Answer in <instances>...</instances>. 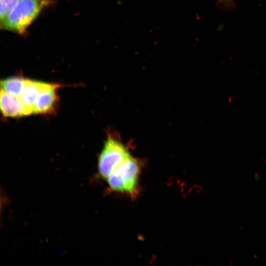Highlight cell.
<instances>
[{"mask_svg": "<svg viewBox=\"0 0 266 266\" xmlns=\"http://www.w3.org/2000/svg\"><path fill=\"white\" fill-rule=\"evenodd\" d=\"M141 168L140 161L131 155L106 179L110 190L136 196Z\"/></svg>", "mask_w": 266, "mask_h": 266, "instance_id": "cell-1", "label": "cell"}, {"mask_svg": "<svg viewBox=\"0 0 266 266\" xmlns=\"http://www.w3.org/2000/svg\"><path fill=\"white\" fill-rule=\"evenodd\" d=\"M49 0H20L5 19L1 27L9 31L23 33Z\"/></svg>", "mask_w": 266, "mask_h": 266, "instance_id": "cell-2", "label": "cell"}, {"mask_svg": "<svg viewBox=\"0 0 266 266\" xmlns=\"http://www.w3.org/2000/svg\"><path fill=\"white\" fill-rule=\"evenodd\" d=\"M131 155L128 148L118 136L108 135L98 159L99 176L106 180Z\"/></svg>", "mask_w": 266, "mask_h": 266, "instance_id": "cell-3", "label": "cell"}, {"mask_svg": "<svg viewBox=\"0 0 266 266\" xmlns=\"http://www.w3.org/2000/svg\"><path fill=\"white\" fill-rule=\"evenodd\" d=\"M60 86L44 82L35 103L34 113L48 114L55 111L59 101L57 90Z\"/></svg>", "mask_w": 266, "mask_h": 266, "instance_id": "cell-4", "label": "cell"}, {"mask_svg": "<svg viewBox=\"0 0 266 266\" xmlns=\"http://www.w3.org/2000/svg\"><path fill=\"white\" fill-rule=\"evenodd\" d=\"M0 105L2 114L5 117H18L29 115L19 97L11 95L1 90Z\"/></svg>", "mask_w": 266, "mask_h": 266, "instance_id": "cell-5", "label": "cell"}, {"mask_svg": "<svg viewBox=\"0 0 266 266\" xmlns=\"http://www.w3.org/2000/svg\"><path fill=\"white\" fill-rule=\"evenodd\" d=\"M44 82L27 79L24 89L19 97L28 115L34 113V105Z\"/></svg>", "mask_w": 266, "mask_h": 266, "instance_id": "cell-6", "label": "cell"}, {"mask_svg": "<svg viewBox=\"0 0 266 266\" xmlns=\"http://www.w3.org/2000/svg\"><path fill=\"white\" fill-rule=\"evenodd\" d=\"M27 79L20 76L8 77L0 81L1 90L17 97L21 95L26 85Z\"/></svg>", "mask_w": 266, "mask_h": 266, "instance_id": "cell-7", "label": "cell"}, {"mask_svg": "<svg viewBox=\"0 0 266 266\" xmlns=\"http://www.w3.org/2000/svg\"><path fill=\"white\" fill-rule=\"evenodd\" d=\"M20 0H0V19L2 22Z\"/></svg>", "mask_w": 266, "mask_h": 266, "instance_id": "cell-8", "label": "cell"}, {"mask_svg": "<svg viewBox=\"0 0 266 266\" xmlns=\"http://www.w3.org/2000/svg\"><path fill=\"white\" fill-rule=\"evenodd\" d=\"M222 0V1H226V2H228V1H229L230 0Z\"/></svg>", "mask_w": 266, "mask_h": 266, "instance_id": "cell-9", "label": "cell"}]
</instances>
